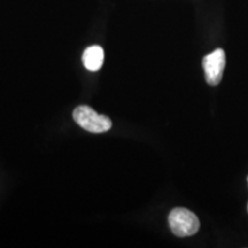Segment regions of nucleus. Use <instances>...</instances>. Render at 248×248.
<instances>
[{
	"mask_svg": "<svg viewBox=\"0 0 248 248\" xmlns=\"http://www.w3.org/2000/svg\"><path fill=\"white\" fill-rule=\"evenodd\" d=\"M75 122L80 128L92 133L106 132L111 128V121L106 115H101L89 106H78L73 113Z\"/></svg>",
	"mask_w": 248,
	"mask_h": 248,
	"instance_id": "nucleus-1",
	"label": "nucleus"
},
{
	"mask_svg": "<svg viewBox=\"0 0 248 248\" xmlns=\"http://www.w3.org/2000/svg\"><path fill=\"white\" fill-rule=\"evenodd\" d=\"M169 226L177 237H190L199 231L200 222L197 215L186 208H175L169 214Z\"/></svg>",
	"mask_w": 248,
	"mask_h": 248,
	"instance_id": "nucleus-2",
	"label": "nucleus"
},
{
	"mask_svg": "<svg viewBox=\"0 0 248 248\" xmlns=\"http://www.w3.org/2000/svg\"><path fill=\"white\" fill-rule=\"evenodd\" d=\"M202 64L207 83L212 86L218 85L224 73L225 52L222 48L215 49L203 58Z\"/></svg>",
	"mask_w": 248,
	"mask_h": 248,
	"instance_id": "nucleus-3",
	"label": "nucleus"
},
{
	"mask_svg": "<svg viewBox=\"0 0 248 248\" xmlns=\"http://www.w3.org/2000/svg\"><path fill=\"white\" fill-rule=\"evenodd\" d=\"M104 49L101 46L93 45L90 46L84 51L83 54V63L84 67L90 71H98L104 63Z\"/></svg>",
	"mask_w": 248,
	"mask_h": 248,
	"instance_id": "nucleus-4",
	"label": "nucleus"
},
{
	"mask_svg": "<svg viewBox=\"0 0 248 248\" xmlns=\"http://www.w3.org/2000/svg\"><path fill=\"white\" fill-rule=\"evenodd\" d=\"M247 210H248V204H247Z\"/></svg>",
	"mask_w": 248,
	"mask_h": 248,
	"instance_id": "nucleus-5",
	"label": "nucleus"
},
{
	"mask_svg": "<svg viewBox=\"0 0 248 248\" xmlns=\"http://www.w3.org/2000/svg\"><path fill=\"white\" fill-rule=\"evenodd\" d=\"M247 182H248V177H247Z\"/></svg>",
	"mask_w": 248,
	"mask_h": 248,
	"instance_id": "nucleus-6",
	"label": "nucleus"
}]
</instances>
